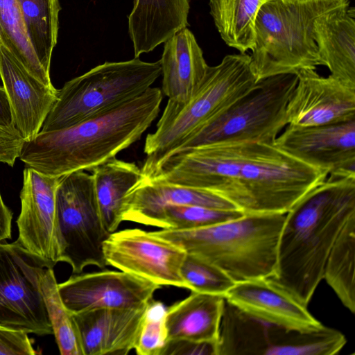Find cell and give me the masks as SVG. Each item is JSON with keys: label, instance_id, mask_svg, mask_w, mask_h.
<instances>
[{"label": "cell", "instance_id": "25", "mask_svg": "<svg viewBox=\"0 0 355 355\" xmlns=\"http://www.w3.org/2000/svg\"><path fill=\"white\" fill-rule=\"evenodd\" d=\"M269 324L246 313L225 299L217 355H265Z\"/></svg>", "mask_w": 355, "mask_h": 355}, {"label": "cell", "instance_id": "30", "mask_svg": "<svg viewBox=\"0 0 355 355\" xmlns=\"http://www.w3.org/2000/svg\"><path fill=\"white\" fill-rule=\"evenodd\" d=\"M0 42L33 76L53 86L29 42L17 0H0Z\"/></svg>", "mask_w": 355, "mask_h": 355}, {"label": "cell", "instance_id": "28", "mask_svg": "<svg viewBox=\"0 0 355 355\" xmlns=\"http://www.w3.org/2000/svg\"><path fill=\"white\" fill-rule=\"evenodd\" d=\"M346 342L343 334L323 324L307 331L276 327L270 334L266 355H335Z\"/></svg>", "mask_w": 355, "mask_h": 355}, {"label": "cell", "instance_id": "21", "mask_svg": "<svg viewBox=\"0 0 355 355\" xmlns=\"http://www.w3.org/2000/svg\"><path fill=\"white\" fill-rule=\"evenodd\" d=\"M313 33L330 76L355 87V10L346 6L315 19Z\"/></svg>", "mask_w": 355, "mask_h": 355}, {"label": "cell", "instance_id": "24", "mask_svg": "<svg viewBox=\"0 0 355 355\" xmlns=\"http://www.w3.org/2000/svg\"><path fill=\"white\" fill-rule=\"evenodd\" d=\"M92 171L100 215L106 230L112 233L123 221L121 213L125 195L144 174L135 163L116 157Z\"/></svg>", "mask_w": 355, "mask_h": 355}, {"label": "cell", "instance_id": "6", "mask_svg": "<svg viewBox=\"0 0 355 355\" xmlns=\"http://www.w3.org/2000/svg\"><path fill=\"white\" fill-rule=\"evenodd\" d=\"M327 176L274 144L248 142L230 201L243 214H286Z\"/></svg>", "mask_w": 355, "mask_h": 355}, {"label": "cell", "instance_id": "22", "mask_svg": "<svg viewBox=\"0 0 355 355\" xmlns=\"http://www.w3.org/2000/svg\"><path fill=\"white\" fill-rule=\"evenodd\" d=\"M189 0H134L128 31L135 58L148 53L189 26Z\"/></svg>", "mask_w": 355, "mask_h": 355}, {"label": "cell", "instance_id": "9", "mask_svg": "<svg viewBox=\"0 0 355 355\" xmlns=\"http://www.w3.org/2000/svg\"><path fill=\"white\" fill-rule=\"evenodd\" d=\"M55 207L59 262L69 263L76 274L88 266H108L103 243L110 233L100 215L92 175L80 171L60 177Z\"/></svg>", "mask_w": 355, "mask_h": 355}, {"label": "cell", "instance_id": "4", "mask_svg": "<svg viewBox=\"0 0 355 355\" xmlns=\"http://www.w3.org/2000/svg\"><path fill=\"white\" fill-rule=\"evenodd\" d=\"M250 56L230 54L208 67L198 91L186 103L168 101L154 132L145 140L147 155L141 168L153 176L181 143L195 130L248 92L257 82Z\"/></svg>", "mask_w": 355, "mask_h": 355}, {"label": "cell", "instance_id": "17", "mask_svg": "<svg viewBox=\"0 0 355 355\" xmlns=\"http://www.w3.org/2000/svg\"><path fill=\"white\" fill-rule=\"evenodd\" d=\"M225 299L252 316L286 329L307 331L322 325L307 306L269 278L236 282L225 294Z\"/></svg>", "mask_w": 355, "mask_h": 355}, {"label": "cell", "instance_id": "3", "mask_svg": "<svg viewBox=\"0 0 355 355\" xmlns=\"http://www.w3.org/2000/svg\"><path fill=\"white\" fill-rule=\"evenodd\" d=\"M286 214H245L215 225L152 232L223 270L234 282L270 278Z\"/></svg>", "mask_w": 355, "mask_h": 355}, {"label": "cell", "instance_id": "19", "mask_svg": "<svg viewBox=\"0 0 355 355\" xmlns=\"http://www.w3.org/2000/svg\"><path fill=\"white\" fill-rule=\"evenodd\" d=\"M167 205L237 209L230 202L211 191L176 185L144 175L125 195L122 220L153 226L158 213Z\"/></svg>", "mask_w": 355, "mask_h": 355}, {"label": "cell", "instance_id": "34", "mask_svg": "<svg viewBox=\"0 0 355 355\" xmlns=\"http://www.w3.org/2000/svg\"><path fill=\"white\" fill-rule=\"evenodd\" d=\"M166 309L161 302H148L134 347L137 354L162 355L168 342Z\"/></svg>", "mask_w": 355, "mask_h": 355}, {"label": "cell", "instance_id": "20", "mask_svg": "<svg viewBox=\"0 0 355 355\" xmlns=\"http://www.w3.org/2000/svg\"><path fill=\"white\" fill-rule=\"evenodd\" d=\"M164 43L161 63L162 92L169 101L184 104L199 89L207 71L201 48L192 32L184 28Z\"/></svg>", "mask_w": 355, "mask_h": 355}, {"label": "cell", "instance_id": "27", "mask_svg": "<svg viewBox=\"0 0 355 355\" xmlns=\"http://www.w3.org/2000/svg\"><path fill=\"white\" fill-rule=\"evenodd\" d=\"M355 215L344 225L328 256L323 279L342 304L355 313Z\"/></svg>", "mask_w": 355, "mask_h": 355}, {"label": "cell", "instance_id": "1", "mask_svg": "<svg viewBox=\"0 0 355 355\" xmlns=\"http://www.w3.org/2000/svg\"><path fill=\"white\" fill-rule=\"evenodd\" d=\"M354 215L355 176L329 175L286 214L269 279L307 306L338 234Z\"/></svg>", "mask_w": 355, "mask_h": 355}, {"label": "cell", "instance_id": "7", "mask_svg": "<svg viewBox=\"0 0 355 355\" xmlns=\"http://www.w3.org/2000/svg\"><path fill=\"white\" fill-rule=\"evenodd\" d=\"M297 81L295 74L259 80L245 94L190 134L171 156L187 149L211 144H273L288 125L286 106Z\"/></svg>", "mask_w": 355, "mask_h": 355}, {"label": "cell", "instance_id": "33", "mask_svg": "<svg viewBox=\"0 0 355 355\" xmlns=\"http://www.w3.org/2000/svg\"><path fill=\"white\" fill-rule=\"evenodd\" d=\"M181 275L192 292L223 295L235 284L223 270L213 263L187 254L181 266Z\"/></svg>", "mask_w": 355, "mask_h": 355}, {"label": "cell", "instance_id": "13", "mask_svg": "<svg viewBox=\"0 0 355 355\" xmlns=\"http://www.w3.org/2000/svg\"><path fill=\"white\" fill-rule=\"evenodd\" d=\"M273 144L328 175L355 176V119L315 126L288 125Z\"/></svg>", "mask_w": 355, "mask_h": 355}, {"label": "cell", "instance_id": "10", "mask_svg": "<svg viewBox=\"0 0 355 355\" xmlns=\"http://www.w3.org/2000/svg\"><path fill=\"white\" fill-rule=\"evenodd\" d=\"M46 267L16 241H0V327L53 334L40 277Z\"/></svg>", "mask_w": 355, "mask_h": 355}, {"label": "cell", "instance_id": "15", "mask_svg": "<svg viewBox=\"0 0 355 355\" xmlns=\"http://www.w3.org/2000/svg\"><path fill=\"white\" fill-rule=\"evenodd\" d=\"M297 77L286 106L288 125L315 126L355 119V87L312 69L301 70Z\"/></svg>", "mask_w": 355, "mask_h": 355}, {"label": "cell", "instance_id": "35", "mask_svg": "<svg viewBox=\"0 0 355 355\" xmlns=\"http://www.w3.org/2000/svg\"><path fill=\"white\" fill-rule=\"evenodd\" d=\"M28 334L0 327V355H34Z\"/></svg>", "mask_w": 355, "mask_h": 355}, {"label": "cell", "instance_id": "14", "mask_svg": "<svg viewBox=\"0 0 355 355\" xmlns=\"http://www.w3.org/2000/svg\"><path fill=\"white\" fill-rule=\"evenodd\" d=\"M160 287L127 272L113 270L75 275L58 284L62 301L72 314L145 306Z\"/></svg>", "mask_w": 355, "mask_h": 355}, {"label": "cell", "instance_id": "38", "mask_svg": "<svg viewBox=\"0 0 355 355\" xmlns=\"http://www.w3.org/2000/svg\"><path fill=\"white\" fill-rule=\"evenodd\" d=\"M0 128L19 132L15 127L12 108L3 87L0 86Z\"/></svg>", "mask_w": 355, "mask_h": 355}, {"label": "cell", "instance_id": "2", "mask_svg": "<svg viewBox=\"0 0 355 355\" xmlns=\"http://www.w3.org/2000/svg\"><path fill=\"white\" fill-rule=\"evenodd\" d=\"M162 101V90L150 87L73 125L40 131L24 141L19 158L25 166L53 177L92 171L138 141L157 118Z\"/></svg>", "mask_w": 355, "mask_h": 355}, {"label": "cell", "instance_id": "37", "mask_svg": "<svg viewBox=\"0 0 355 355\" xmlns=\"http://www.w3.org/2000/svg\"><path fill=\"white\" fill-rule=\"evenodd\" d=\"M23 143L19 132L0 128V162L12 166L19 158Z\"/></svg>", "mask_w": 355, "mask_h": 355}, {"label": "cell", "instance_id": "32", "mask_svg": "<svg viewBox=\"0 0 355 355\" xmlns=\"http://www.w3.org/2000/svg\"><path fill=\"white\" fill-rule=\"evenodd\" d=\"M243 214L238 209H218L197 205H167L158 213L153 226L161 229H198L222 223Z\"/></svg>", "mask_w": 355, "mask_h": 355}, {"label": "cell", "instance_id": "5", "mask_svg": "<svg viewBox=\"0 0 355 355\" xmlns=\"http://www.w3.org/2000/svg\"><path fill=\"white\" fill-rule=\"evenodd\" d=\"M348 0H270L259 9L250 56L257 80L322 65L313 33L316 18Z\"/></svg>", "mask_w": 355, "mask_h": 355}, {"label": "cell", "instance_id": "36", "mask_svg": "<svg viewBox=\"0 0 355 355\" xmlns=\"http://www.w3.org/2000/svg\"><path fill=\"white\" fill-rule=\"evenodd\" d=\"M175 355L210 354L217 355V343H198L189 340H170L162 353Z\"/></svg>", "mask_w": 355, "mask_h": 355}, {"label": "cell", "instance_id": "29", "mask_svg": "<svg viewBox=\"0 0 355 355\" xmlns=\"http://www.w3.org/2000/svg\"><path fill=\"white\" fill-rule=\"evenodd\" d=\"M28 38L40 63L50 73L52 53L57 44L58 0H17Z\"/></svg>", "mask_w": 355, "mask_h": 355}, {"label": "cell", "instance_id": "12", "mask_svg": "<svg viewBox=\"0 0 355 355\" xmlns=\"http://www.w3.org/2000/svg\"><path fill=\"white\" fill-rule=\"evenodd\" d=\"M60 178L25 166L16 241L46 268L59 262L55 192Z\"/></svg>", "mask_w": 355, "mask_h": 355}, {"label": "cell", "instance_id": "11", "mask_svg": "<svg viewBox=\"0 0 355 355\" xmlns=\"http://www.w3.org/2000/svg\"><path fill=\"white\" fill-rule=\"evenodd\" d=\"M108 266L160 286L189 289L181 275L187 254L177 245L141 229L110 233L103 243Z\"/></svg>", "mask_w": 355, "mask_h": 355}, {"label": "cell", "instance_id": "16", "mask_svg": "<svg viewBox=\"0 0 355 355\" xmlns=\"http://www.w3.org/2000/svg\"><path fill=\"white\" fill-rule=\"evenodd\" d=\"M0 77L15 127L24 141L35 137L57 99L58 89L33 76L0 42Z\"/></svg>", "mask_w": 355, "mask_h": 355}, {"label": "cell", "instance_id": "8", "mask_svg": "<svg viewBox=\"0 0 355 355\" xmlns=\"http://www.w3.org/2000/svg\"><path fill=\"white\" fill-rule=\"evenodd\" d=\"M161 74L159 60L147 62L135 58L99 64L58 89L57 99L40 131L70 127L136 97L150 87Z\"/></svg>", "mask_w": 355, "mask_h": 355}, {"label": "cell", "instance_id": "23", "mask_svg": "<svg viewBox=\"0 0 355 355\" xmlns=\"http://www.w3.org/2000/svg\"><path fill=\"white\" fill-rule=\"evenodd\" d=\"M224 304L223 295L191 291L166 309L168 341L217 343Z\"/></svg>", "mask_w": 355, "mask_h": 355}, {"label": "cell", "instance_id": "31", "mask_svg": "<svg viewBox=\"0 0 355 355\" xmlns=\"http://www.w3.org/2000/svg\"><path fill=\"white\" fill-rule=\"evenodd\" d=\"M40 288L60 354L83 355L73 315L62 301L52 268L41 275Z\"/></svg>", "mask_w": 355, "mask_h": 355}, {"label": "cell", "instance_id": "18", "mask_svg": "<svg viewBox=\"0 0 355 355\" xmlns=\"http://www.w3.org/2000/svg\"><path fill=\"white\" fill-rule=\"evenodd\" d=\"M147 304L73 314L83 355H124L134 349Z\"/></svg>", "mask_w": 355, "mask_h": 355}, {"label": "cell", "instance_id": "39", "mask_svg": "<svg viewBox=\"0 0 355 355\" xmlns=\"http://www.w3.org/2000/svg\"><path fill=\"white\" fill-rule=\"evenodd\" d=\"M12 219V213L3 202L0 193V241L11 237Z\"/></svg>", "mask_w": 355, "mask_h": 355}, {"label": "cell", "instance_id": "26", "mask_svg": "<svg viewBox=\"0 0 355 355\" xmlns=\"http://www.w3.org/2000/svg\"><path fill=\"white\" fill-rule=\"evenodd\" d=\"M270 0H209L210 14L225 43L241 53L252 50L261 7Z\"/></svg>", "mask_w": 355, "mask_h": 355}]
</instances>
